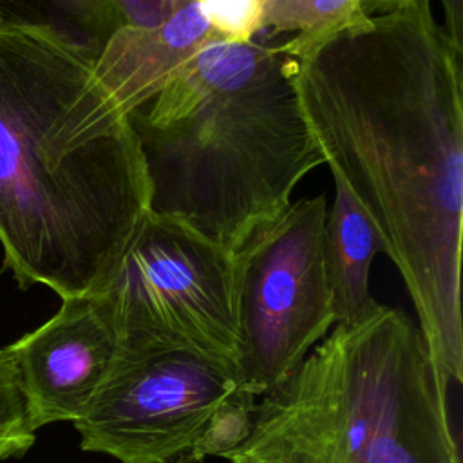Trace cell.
<instances>
[{
	"instance_id": "14",
	"label": "cell",
	"mask_w": 463,
	"mask_h": 463,
	"mask_svg": "<svg viewBox=\"0 0 463 463\" xmlns=\"http://www.w3.org/2000/svg\"><path fill=\"white\" fill-rule=\"evenodd\" d=\"M34 432L11 358L0 349V459L25 454Z\"/></svg>"
},
{
	"instance_id": "11",
	"label": "cell",
	"mask_w": 463,
	"mask_h": 463,
	"mask_svg": "<svg viewBox=\"0 0 463 463\" xmlns=\"http://www.w3.org/2000/svg\"><path fill=\"white\" fill-rule=\"evenodd\" d=\"M333 183L335 197L326 213V266L336 324H353L380 306L369 293V271L382 246L345 184L336 177Z\"/></svg>"
},
{
	"instance_id": "10",
	"label": "cell",
	"mask_w": 463,
	"mask_h": 463,
	"mask_svg": "<svg viewBox=\"0 0 463 463\" xmlns=\"http://www.w3.org/2000/svg\"><path fill=\"white\" fill-rule=\"evenodd\" d=\"M183 0H0V24L36 29L99 54L125 27H152L170 18Z\"/></svg>"
},
{
	"instance_id": "8",
	"label": "cell",
	"mask_w": 463,
	"mask_h": 463,
	"mask_svg": "<svg viewBox=\"0 0 463 463\" xmlns=\"http://www.w3.org/2000/svg\"><path fill=\"white\" fill-rule=\"evenodd\" d=\"M5 353L38 430L85 414L114 360L116 335L96 295L71 297Z\"/></svg>"
},
{
	"instance_id": "16",
	"label": "cell",
	"mask_w": 463,
	"mask_h": 463,
	"mask_svg": "<svg viewBox=\"0 0 463 463\" xmlns=\"http://www.w3.org/2000/svg\"><path fill=\"white\" fill-rule=\"evenodd\" d=\"M445 13V33L452 45L463 52V18H461V0H441Z\"/></svg>"
},
{
	"instance_id": "12",
	"label": "cell",
	"mask_w": 463,
	"mask_h": 463,
	"mask_svg": "<svg viewBox=\"0 0 463 463\" xmlns=\"http://www.w3.org/2000/svg\"><path fill=\"white\" fill-rule=\"evenodd\" d=\"M365 18L362 0H264L260 33L291 34L284 43L293 54Z\"/></svg>"
},
{
	"instance_id": "7",
	"label": "cell",
	"mask_w": 463,
	"mask_h": 463,
	"mask_svg": "<svg viewBox=\"0 0 463 463\" xmlns=\"http://www.w3.org/2000/svg\"><path fill=\"white\" fill-rule=\"evenodd\" d=\"M241 387L235 369L184 349L116 353L85 414L80 447L119 463L188 454L217 405Z\"/></svg>"
},
{
	"instance_id": "2",
	"label": "cell",
	"mask_w": 463,
	"mask_h": 463,
	"mask_svg": "<svg viewBox=\"0 0 463 463\" xmlns=\"http://www.w3.org/2000/svg\"><path fill=\"white\" fill-rule=\"evenodd\" d=\"M96 58L0 24V244L20 286L61 300L99 293L148 213L137 137Z\"/></svg>"
},
{
	"instance_id": "6",
	"label": "cell",
	"mask_w": 463,
	"mask_h": 463,
	"mask_svg": "<svg viewBox=\"0 0 463 463\" xmlns=\"http://www.w3.org/2000/svg\"><path fill=\"white\" fill-rule=\"evenodd\" d=\"M326 213L324 194L297 199L235 253V374L255 396L282 383L336 324Z\"/></svg>"
},
{
	"instance_id": "5",
	"label": "cell",
	"mask_w": 463,
	"mask_h": 463,
	"mask_svg": "<svg viewBox=\"0 0 463 463\" xmlns=\"http://www.w3.org/2000/svg\"><path fill=\"white\" fill-rule=\"evenodd\" d=\"M96 297L116 353L184 349L235 369V255L188 224L148 212Z\"/></svg>"
},
{
	"instance_id": "13",
	"label": "cell",
	"mask_w": 463,
	"mask_h": 463,
	"mask_svg": "<svg viewBox=\"0 0 463 463\" xmlns=\"http://www.w3.org/2000/svg\"><path fill=\"white\" fill-rule=\"evenodd\" d=\"M255 398L244 387H237L226 396L210 416L203 434L188 454L204 459L206 456H224L237 449L251 432L257 412Z\"/></svg>"
},
{
	"instance_id": "3",
	"label": "cell",
	"mask_w": 463,
	"mask_h": 463,
	"mask_svg": "<svg viewBox=\"0 0 463 463\" xmlns=\"http://www.w3.org/2000/svg\"><path fill=\"white\" fill-rule=\"evenodd\" d=\"M284 42H213L128 114L148 179V212L237 253L324 165Z\"/></svg>"
},
{
	"instance_id": "15",
	"label": "cell",
	"mask_w": 463,
	"mask_h": 463,
	"mask_svg": "<svg viewBox=\"0 0 463 463\" xmlns=\"http://www.w3.org/2000/svg\"><path fill=\"white\" fill-rule=\"evenodd\" d=\"M210 27L224 40L244 43L262 29L264 0H197Z\"/></svg>"
},
{
	"instance_id": "9",
	"label": "cell",
	"mask_w": 463,
	"mask_h": 463,
	"mask_svg": "<svg viewBox=\"0 0 463 463\" xmlns=\"http://www.w3.org/2000/svg\"><path fill=\"white\" fill-rule=\"evenodd\" d=\"M224 42L197 0H183L159 25L114 33L94 61V78L123 114L150 101L201 49Z\"/></svg>"
},
{
	"instance_id": "18",
	"label": "cell",
	"mask_w": 463,
	"mask_h": 463,
	"mask_svg": "<svg viewBox=\"0 0 463 463\" xmlns=\"http://www.w3.org/2000/svg\"><path fill=\"white\" fill-rule=\"evenodd\" d=\"M168 463H204V459H197V458H194L190 454H181V456H177L175 459H172Z\"/></svg>"
},
{
	"instance_id": "17",
	"label": "cell",
	"mask_w": 463,
	"mask_h": 463,
	"mask_svg": "<svg viewBox=\"0 0 463 463\" xmlns=\"http://www.w3.org/2000/svg\"><path fill=\"white\" fill-rule=\"evenodd\" d=\"M409 2L412 0H362V9L367 16H374V14H383V13L400 9Z\"/></svg>"
},
{
	"instance_id": "4",
	"label": "cell",
	"mask_w": 463,
	"mask_h": 463,
	"mask_svg": "<svg viewBox=\"0 0 463 463\" xmlns=\"http://www.w3.org/2000/svg\"><path fill=\"white\" fill-rule=\"evenodd\" d=\"M449 382L421 331L380 304L335 324L257 405L230 463H461Z\"/></svg>"
},
{
	"instance_id": "1",
	"label": "cell",
	"mask_w": 463,
	"mask_h": 463,
	"mask_svg": "<svg viewBox=\"0 0 463 463\" xmlns=\"http://www.w3.org/2000/svg\"><path fill=\"white\" fill-rule=\"evenodd\" d=\"M461 51L430 0L293 52L311 136L398 268L439 374L463 380Z\"/></svg>"
}]
</instances>
